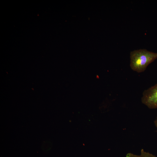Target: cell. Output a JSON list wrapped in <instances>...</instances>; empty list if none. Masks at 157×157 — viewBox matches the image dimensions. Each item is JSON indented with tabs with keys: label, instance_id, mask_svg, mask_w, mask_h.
<instances>
[{
	"label": "cell",
	"instance_id": "1",
	"mask_svg": "<svg viewBox=\"0 0 157 157\" xmlns=\"http://www.w3.org/2000/svg\"><path fill=\"white\" fill-rule=\"evenodd\" d=\"M131 69L138 73L144 72L150 63L157 58V53L145 49L135 50L130 53Z\"/></svg>",
	"mask_w": 157,
	"mask_h": 157
},
{
	"label": "cell",
	"instance_id": "2",
	"mask_svg": "<svg viewBox=\"0 0 157 157\" xmlns=\"http://www.w3.org/2000/svg\"><path fill=\"white\" fill-rule=\"evenodd\" d=\"M141 102L150 109L157 108V83L144 91Z\"/></svg>",
	"mask_w": 157,
	"mask_h": 157
},
{
	"label": "cell",
	"instance_id": "4",
	"mask_svg": "<svg viewBox=\"0 0 157 157\" xmlns=\"http://www.w3.org/2000/svg\"><path fill=\"white\" fill-rule=\"evenodd\" d=\"M154 123L157 129V116L156 117V119L154 121Z\"/></svg>",
	"mask_w": 157,
	"mask_h": 157
},
{
	"label": "cell",
	"instance_id": "3",
	"mask_svg": "<svg viewBox=\"0 0 157 157\" xmlns=\"http://www.w3.org/2000/svg\"><path fill=\"white\" fill-rule=\"evenodd\" d=\"M126 157H157L156 156L149 152L145 151L143 149H141L139 154H135L129 153L127 154Z\"/></svg>",
	"mask_w": 157,
	"mask_h": 157
}]
</instances>
